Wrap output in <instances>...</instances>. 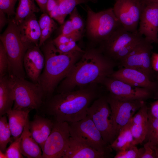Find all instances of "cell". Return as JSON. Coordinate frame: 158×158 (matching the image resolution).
<instances>
[{
	"instance_id": "1",
	"label": "cell",
	"mask_w": 158,
	"mask_h": 158,
	"mask_svg": "<svg viewBox=\"0 0 158 158\" xmlns=\"http://www.w3.org/2000/svg\"><path fill=\"white\" fill-rule=\"evenodd\" d=\"M116 65L98 48L89 46L57 86L58 93L71 91L90 84H101L113 72Z\"/></svg>"
},
{
	"instance_id": "22",
	"label": "cell",
	"mask_w": 158,
	"mask_h": 158,
	"mask_svg": "<svg viewBox=\"0 0 158 158\" xmlns=\"http://www.w3.org/2000/svg\"><path fill=\"white\" fill-rule=\"evenodd\" d=\"M14 99L11 77L8 74L0 77V116L12 109Z\"/></svg>"
},
{
	"instance_id": "7",
	"label": "cell",
	"mask_w": 158,
	"mask_h": 158,
	"mask_svg": "<svg viewBox=\"0 0 158 158\" xmlns=\"http://www.w3.org/2000/svg\"><path fill=\"white\" fill-rule=\"evenodd\" d=\"M87 115L101 133L104 141L110 145L116 138L111 111L106 95L95 99L87 108Z\"/></svg>"
},
{
	"instance_id": "46",
	"label": "cell",
	"mask_w": 158,
	"mask_h": 158,
	"mask_svg": "<svg viewBox=\"0 0 158 158\" xmlns=\"http://www.w3.org/2000/svg\"><path fill=\"white\" fill-rule=\"evenodd\" d=\"M150 146L154 151L156 156V158H158V144H152L147 142Z\"/></svg>"
},
{
	"instance_id": "40",
	"label": "cell",
	"mask_w": 158,
	"mask_h": 158,
	"mask_svg": "<svg viewBox=\"0 0 158 158\" xmlns=\"http://www.w3.org/2000/svg\"><path fill=\"white\" fill-rule=\"evenodd\" d=\"M148 113L152 116L158 119V99L151 104Z\"/></svg>"
},
{
	"instance_id": "30",
	"label": "cell",
	"mask_w": 158,
	"mask_h": 158,
	"mask_svg": "<svg viewBox=\"0 0 158 158\" xmlns=\"http://www.w3.org/2000/svg\"><path fill=\"white\" fill-rule=\"evenodd\" d=\"M56 1L63 13L67 16L78 5L90 2L96 3L97 0H56Z\"/></svg>"
},
{
	"instance_id": "38",
	"label": "cell",
	"mask_w": 158,
	"mask_h": 158,
	"mask_svg": "<svg viewBox=\"0 0 158 158\" xmlns=\"http://www.w3.org/2000/svg\"><path fill=\"white\" fill-rule=\"evenodd\" d=\"M54 20L62 25L64 22L66 16L63 13L58 4L48 14Z\"/></svg>"
},
{
	"instance_id": "42",
	"label": "cell",
	"mask_w": 158,
	"mask_h": 158,
	"mask_svg": "<svg viewBox=\"0 0 158 158\" xmlns=\"http://www.w3.org/2000/svg\"><path fill=\"white\" fill-rule=\"evenodd\" d=\"M6 14L0 11V31H2L5 25L8 22V19L6 17Z\"/></svg>"
},
{
	"instance_id": "11",
	"label": "cell",
	"mask_w": 158,
	"mask_h": 158,
	"mask_svg": "<svg viewBox=\"0 0 158 158\" xmlns=\"http://www.w3.org/2000/svg\"><path fill=\"white\" fill-rule=\"evenodd\" d=\"M152 43L144 37L119 65L140 71L151 78L153 73L151 61Z\"/></svg>"
},
{
	"instance_id": "31",
	"label": "cell",
	"mask_w": 158,
	"mask_h": 158,
	"mask_svg": "<svg viewBox=\"0 0 158 158\" xmlns=\"http://www.w3.org/2000/svg\"><path fill=\"white\" fill-rule=\"evenodd\" d=\"M144 151V147L138 148L133 145L124 150L116 152L114 158H141Z\"/></svg>"
},
{
	"instance_id": "20",
	"label": "cell",
	"mask_w": 158,
	"mask_h": 158,
	"mask_svg": "<svg viewBox=\"0 0 158 158\" xmlns=\"http://www.w3.org/2000/svg\"><path fill=\"white\" fill-rule=\"evenodd\" d=\"M54 122L40 115H36L34 119L29 121V128L30 132L42 151L44 143L51 132Z\"/></svg>"
},
{
	"instance_id": "26",
	"label": "cell",
	"mask_w": 158,
	"mask_h": 158,
	"mask_svg": "<svg viewBox=\"0 0 158 158\" xmlns=\"http://www.w3.org/2000/svg\"><path fill=\"white\" fill-rule=\"evenodd\" d=\"M134 145V138L129 122L120 131L109 147L116 152L126 149Z\"/></svg>"
},
{
	"instance_id": "3",
	"label": "cell",
	"mask_w": 158,
	"mask_h": 158,
	"mask_svg": "<svg viewBox=\"0 0 158 158\" xmlns=\"http://www.w3.org/2000/svg\"><path fill=\"white\" fill-rule=\"evenodd\" d=\"M40 47L44 55L45 64L38 83L44 97L48 98L53 95L55 89L81 58L85 50L62 53L57 49L50 40H47Z\"/></svg>"
},
{
	"instance_id": "23",
	"label": "cell",
	"mask_w": 158,
	"mask_h": 158,
	"mask_svg": "<svg viewBox=\"0 0 158 158\" xmlns=\"http://www.w3.org/2000/svg\"><path fill=\"white\" fill-rule=\"evenodd\" d=\"M29 119L21 136L20 149L23 155L28 158H42L41 147L32 137L29 128Z\"/></svg>"
},
{
	"instance_id": "15",
	"label": "cell",
	"mask_w": 158,
	"mask_h": 158,
	"mask_svg": "<svg viewBox=\"0 0 158 158\" xmlns=\"http://www.w3.org/2000/svg\"><path fill=\"white\" fill-rule=\"evenodd\" d=\"M142 4L138 32L147 40L158 44V3Z\"/></svg>"
},
{
	"instance_id": "33",
	"label": "cell",
	"mask_w": 158,
	"mask_h": 158,
	"mask_svg": "<svg viewBox=\"0 0 158 158\" xmlns=\"http://www.w3.org/2000/svg\"><path fill=\"white\" fill-rule=\"evenodd\" d=\"M69 19L71 20L75 30L83 34L85 23L83 18L78 12L76 7L70 13Z\"/></svg>"
},
{
	"instance_id": "13",
	"label": "cell",
	"mask_w": 158,
	"mask_h": 158,
	"mask_svg": "<svg viewBox=\"0 0 158 158\" xmlns=\"http://www.w3.org/2000/svg\"><path fill=\"white\" fill-rule=\"evenodd\" d=\"M142 6L139 0H115L113 8L123 28L129 32H137Z\"/></svg>"
},
{
	"instance_id": "41",
	"label": "cell",
	"mask_w": 158,
	"mask_h": 158,
	"mask_svg": "<svg viewBox=\"0 0 158 158\" xmlns=\"http://www.w3.org/2000/svg\"><path fill=\"white\" fill-rule=\"evenodd\" d=\"M151 61L153 69L158 72V53H153L152 54Z\"/></svg>"
},
{
	"instance_id": "8",
	"label": "cell",
	"mask_w": 158,
	"mask_h": 158,
	"mask_svg": "<svg viewBox=\"0 0 158 158\" xmlns=\"http://www.w3.org/2000/svg\"><path fill=\"white\" fill-rule=\"evenodd\" d=\"M68 123L70 136L73 139L100 152L109 154L112 151L88 115L79 121Z\"/></svg>"
},
{
	"instance_id": "43",
	"label": "cell",
	"mask_w": 158,
	"mask_h": 158,
	"mask_svg": "<svg viewBox=\"0 0 158 158\" xmlns=\"http://www.w3.org/2000/svg\"><path fill=\"white\" fill-rule=\"evenodd\" d=\"M57 5L56 0H48L46 6L47 13L48 14Z\"/></svg>"
},
{
	"instance_id": "27",
	"label": "cell",
	"mask_w": 158,
	"mask_h": 158,
	"mask_svg": "<svg viewBox=\"0 0 158 158\" xmlns=\"http://www.w3.org/2000/svg\"><path fill=\"white\" fill-rule=\"evenodd\" d=\"M34 0H19L18 6L15 16L12 20L17 25L30 16L38 13L40 11L37 6Z\"/></svg>"
},
{
	"instance_id": "28",
	"label": "cell",
	"mask_w": 158,
	"mask_h": 158,
	"mask_svg": "<svg viewBox=\"0 0 158 158\" xmlns=\"http://www.w3.org/2000/svg\"><path fill=\"white\" fill-rule=\"evenodd\" d=\"M38 22L41 31L39 44L40 47L50 38L52 33L57 28L58 25L47 13H43L41 15Z\"/></svg>"
},
{
	"instance_id": "12",
	"label": "cell",
	"mask_w": 158,
	"mask_h": 158,
	"mask_svg": "<svg viewBox=\"0 0 158 158\" xmlns=\"http://www.w3.org/2000/svg\"><path fill=\"white\" fill-rule=\"evenodd\" d=\"M101 85L109 92L108 95L116 98L145 101L154 95V92L148 89L133 86L110 76L106 78Z\"/></svg>"
},
{
	"instance_id": "2",
	"label": "cell",
	"mask_w": 158,
	"mask_h": 158,
	"mask_svg": "<svg viewBox=\"0 0 158 158\" xmlns=\"http://www.w3.org/2000/svg\"><path fill=\"white\" fill-rule=\"evenodd\" d=\"M102 95L99 84H90L73 91L58 93L47 98L40 110L56 121L73 123L87 115L90 105Z\"/></svg>"
},
{
	"instance_id": "35",
	"label": "cell",
	"mask_w": 158,
	"mask_h": 158,
	"mask_svg": "<svg viewBox=\"0 0 158 158\" xmlns=\"http://www.w3.org/2000/svg\"><path fill=\"white\" fill-rule=\"evenodd\" d=\"M148 114L147 131L145 140L146 142H147L158 131V119L154 118L148 113Z\"/></svg>"
},
{
	"instance_id": "37",
	"label": "cell",
	"mask_w": 158,
	"mask_h": 158,
	"mask_svg": "<svg viewBox=\"0 0 158 158\" xmlns=\"http://www.w3.org/2000/svg\"><path fill=\"white\" fill-rule=\"evenodd\" d=\"M60 33L66 35L78 36L83 37V34L76 31L74 29L71 20L69 19L61 25Z\"/></svg>"
},
{
	"instance_id": "29",
	"label": "cell",
	"mask_w": 158,
	"mask_h": 158,
	"mask_svg": "<svg viewBox=\"0 0 158 158\" xmlns=\"http://www.w3.org/2000/svg\"><path fill=\"white\" fill-rule=\"evenodd\" d=\"M0 116V151L5 153L7 145L11 141L12 135L6 116Z\"/></svg>"
},
{
	"instance_id": "32",
	"label": "cell",
	"mask_w": 158,
	"mask_h": 158,
	"mask_svg": "<svg viewBox=\"0 0 158 158\" xmlns=\"http://www.w3.org/2000/svg\"><path fill=\"white\" fill-rule=\"evenodd\" d=\"M21 138V135L19 138L14 140L6 149L5 152L6 158H23L20 149V142Z\"/></svg>"
},
{
	"instance_id": "47",
	"label": "cell",
	"mask_w": 158,
	"mask_h": 158,
	"mask_svg": "<svg viewBox=\"0 0 158 158\" xmlns=\"http://www.w3.org/2000/svg\"><path fill=\"white\" fill-rule=\"evenodd\" d=\"M142 3L148 2H154L158 3V0H142L140 1Z\"/></svg>"
},
{
	"instance_id": "18",
	"label": "cell",
	"mask_w": 158,
	"mask_h": 158,
	"mask_svg": "<svg viewBox=\"0 0 158 158\" xmlns=\"http://www.w3.org/2000/svg\"><path fill=\"white\" fill-rule=\"evenodd\" d=\"M148 109L144 102L129 121L134 145L142 144L145 139L148 128Z\"/></svg>"
},
{
	"instance_id": "17",
	"label": "cell",
	"mask_w": 158,
	"mask_h": 158,
	"mask_svg": "<svg viewBox=\"0 0 158 158\" xmlns=\"http://www.w3.org/2000/svg\"><path fill=\"white\" fill-rule=\"evenodd\" d=\"M109 76L133 86L148 89L154 92L157 88L156 83L150 77L134 68L123 67L114 71Z\"/></svg>"
},
{
	"instance_id": "45",
	"label": "cell",
	"mask_w": 158,
	"mask_h": 158,
	"mask_svg": "<svg viewBox=\"0 0 158 158\" xmlns=\"http://www.w3.org/2000/svg\"><path fill=\"white\" fill-rule=\"evenodd\" d=\"M147 142L150 144H158V131Z\"/></svg>"
},
{
	"instance_id": "19",
	"label": "cell",
	"mask_w": 158,
	"mask_h": 158,
	"mask_svg": "<svg viewBox=\"0 0 158 158\" xmlns=\"http://www.w3.org/2000/svg\"><path fill=\"white\" fill-rule=\"evenodd\" d=\"M109 154L99 152L70 137L62 158H105Z\"/></svg>"
},
{
	"instance_id": "24",
	"label": "cell",
	"mask_w": 158,
	"mask_h": 158,
	"mask_svg": "<svg viewBox=\"0 0 158 158\" xmlns=\"http://www.w3.org/2000/svg\"><path fill=\"white\" fill-rule=\"evenodd\" d=\"M30 111L12 109L7 113L8 125L14 140L19 138L23 132Z\"/></svg>"
},
{
	"instance_id": "25",
	"label": "cell",
	"mask_w": 158,
	"mask_h": 158,
	"mask_svg": "<svg viewBox=\"0 0 158 158\" xmlns=\"http://www.w3.org/2000/svg\"><path fill=\"white\" fill-rule=\"evenodd\" d=\"M82 37L78 36L60 34L52 41L57 49L62 53H68L75 51H84L76 43Z\"/></svg>"
},
{
	"instance_id": "39",
	"label": "cell",
	"mask_w": 158,
	"mask_h": 158,
	"mask_svg": "<svg viewBox=\"0 0 158 158\" xmlns=\"http://www.w3.org/2000/svg\"><path fill=\"white\" fill-rule=\"evenodd\" d=\"M144 153L141 158H156L154 150L150 146L147 142L144 144Z\"/></svg>"
},
{
	"instance_id": "5",
	"label": "cell",
	"mask_w": 158,
	"mask_h": 158,
	"mask_svg": "<svg viewBox=\"0 0 158 158\" xmlns=\"http://www.w3.org/2000/svg\"><path fill=\"white\" fill-rule=\"evenodd\" d=\"M85 9L87 13L86 32L92 44H99L106 40L121 26L113 8L95 12L86 5Z\"/></svg>"
},
{
	"instance_id": "44",
	"label": "cell",
	"mask_w": 158,
	"mask_h": 158,
	"mask_svg": "<svg viewBox=\"0 0 158 158\" xmlns=\"http://www.w3.org/2000/svg\"><path fill=\"white\" fill-rule=\"evenodd\" d=\"M37 2L40 9L43 13H47L46 6L48 0H34Z\"/></svg>"
},
{
	"instance_id": "48",
	"label": "cell",
	"mask_w": 158,
	"mask_h": 158,
	"mask_svg": "<svg viewBox=\"0 0 158 158\" xmlns=\"http://www.w3.org/2000/svg\"><path fill=\"white\" fill-rule=\"evenodd\" d=\"M157 82L158 83V73H157Z\"/></svg>"
},
{
	"instance_id": "49",
	"label": "cell",
	"mask_w": 158,
	"mask_h": 158,
	"mask_svg": "<svg viewBox=\"0 0 158 158\" xmlns=\"http://www.w3.org/2000/svg\"><path fill=\"white\" fill-rule=\"evenodd\" d=\"M139 0L140 1H141L142 0Z\"/></svg>"
},
{
	"instance_id": "9",
	"label": "cell",
	"mask_w": 158,
	"mask_h": 158,
	"mask_svg": "<svg viewBox=\"0 0 158 158\" xmlns=\"http://www.w3.org/2000/svg\"><path fill=\"white\" fill-rule=\"evenodd\" d=\"M112 114L116 138L121 130L130 121L144 101L126 100L106 95Z\"/></svg>"
},
{
	"instance_id": "10",
	"label": "cell",
	"mask_w": 158,
	"mask_h": 158,
	"mask_svg": "<svg viewBox=\"0 0 158 158\" xmlns=\"http://www.w3.org/2000/svg\"><path fill=\"white\" fill-rule=\"evenodd\" d=\"M70 137L68 122H54L44 143L42 158H62Z\"/></svg>"
},
{
	"instance_id": "34",
	"label": "cell",
	"mask_w": 158,
	"mask_h": 158,
	"mask_svg": "<svg viewBox=\"0 0 158 158\" xmlns=\"http://www.w3.org/2000/svg\"><path fill=\"white\" fill-rule=\"evenodd\" d=\"M9 68L8 58L5 47L0 42V77L8 74Z\"/></svg>"
},
{
	"instance_id": "14",
	"label": "cell",
	"mask_w": 158,
	"mask_h": 158,
	"mask_svg": "<svg viewBox=\"0 0 158 158\" xmlns=\"http://www.w3.org/2000/svg\"><path fill=\"white\" fill-rule=\"evenodd\" d=\"M143 37L138 32H129L121 26L107 39L99 44L98 48L114 62L120 50L128 44L140 40Z\"/></svg>"
},
{
	"instance_id": "6",
	"label": "cell",
	"mask_w": 158,
	"mask_h": 158,
	"mask_svg": "<svg viewBox=\"0 0 158 158\" xmlns=\"http://www.w3.org/2000/svg\"><path fill=\"white\" fill-rule=\"evenodd\" d=\"M14 94L12 108L15 110H40L44 101V92L38 83L11 76Z\"/></svg>"
},
{
	"instance_id": "4",
	"label": "cell",
	"mask_w": 158,
	"mask_h": 158,
	"mask_svg": "<svg viewBox=\"0 0 158 158\" xmlns=\"http://www.w3.org/2000/svg\"><path fill=\"white\" fill-rule=\"evenodd\" d=\"M8 23L7 28L0 36V41L5 47L8 58V74L18 78L25 79L24 56L28 49L33 46L23 41L18 26L12 18L8 19Z\"/></svg>"
},
{
	"instance_id": "36",
	"label": "cell",
	"mask_w": 158,
	"mask_h": 158,
	"mask_svg": "<svg viewBox=\"0 0 158 158\" xmlns=\"http://www.w3.org/2000/svg\"><path fill=\"white\" fill-rule=\"evenodd\" d=\"M18 0H0V11L9 17L15 14V6Z\"/></svg>"
},
{
	"instance_id": "16",
	"label": "cell",
	"mask_w": 158,
	"mask_h": 158,
	"mask_svg": "<svg viewBox=\"0 0 158 158\" xmlns=\"http://www.w3.org/2000/svg\"><path fill=\"white\" fill-rule=\"evenodd\" d=\"M44 64V55L39 46H33L28 49L24 56L23 66L26 75L31 81L38 83Z\"/></svg>"
},
{
	"instance_id": "21",
	"label": "cell",
	"mask_w": 158,
	"mask_h": 158,
	"mask_svg": "<svg viewBox=\"0 0 158 158\" xmlns=\"http://www.w3.org/2000/svg\"><path fill=\"white\" fill-rule=\"evenodd\" d=\"M18 26L24 42L32 46H39L41 31L35 13L27 18Z\"/></svg>"
}]
</instances>
